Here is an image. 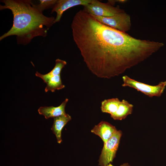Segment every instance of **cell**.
<instances>
[{"label": "cell", "mask_w": 166, "mask_h": 166, "mask_svg": "<svg viewBox=\"0 0 166 166\" xmlns=\"http://www.w3.org/2000/svg\"><path fill=\"white\" fill-rule=\"evenodd\" d=\"M1 10L8 9L13 15L11 28L0 37V40L12 35L16 36L18 44L26 45L34 37H45L47 31L54 24V17H48L34 6L30 0H3Z\"/></svg>", "instance_id": "cell-1"}, {"label": "cell", "mask_w": 166, "mask_h": 166, "mask_svg": "<svg viewBox=\"0 0 166 166\" xmlns=\"http://www.w3.org/2000/svg\"><path fill=\"white\" fill-rule=\"evenodd\" d=\"M123 87L128 86L136 89L150 97H160L166 86V81H162L156 85L147 84L132 79L126 75L122 77Z\"/></svg>", "instance_id": "cell-2"}, {"label": "cell", "mask_w": 166, "mask_h": 166, "mask_svg": "<svg viewBox=\"0 0 166 166\" xmlns=\"http://www.w3.org/2000/svg\"><path fill=\"white\" fill-rule=\"evenodd\" d=\"M122 135V131L117 130L110 139L104 143L98 160L99 165L104 166L113 162L116 156Z\"/></svg>", "instance_id": "cell-3"}, {"label": "cell", "mask_w": 166, "mask_h": 166, "mask_svg": "<svg viewBox=\"0 0 166 166\" xmlns=\"http://www.w3.org/2000/svg\"><path fill=\"white\" fill-rule=\"evenodd\" d=\"M93 16L104 25L121 32L126 33L130 29V17L125 11L110 17Z\"/></svg>", "instance_id": "cell-4"}, {"label": "cell", "mask_w": 166, "mask_h": 166, "mask_svg": "<svg viewBox=\"0 0 166 166\" xmlns=\"http://www.w3.org/2000/svg\"><path fill=\"white\" fill-rule=\"evenodd\" d=\"M83 10L93 16L102 17L112 16L124 11L119 6L115 7L108 2L103 3L97 0H93L91 3L84 6Z\"/></svg>", "instance_id": "cell-5"}, {"label": "cell", "mask_w": 166, "mask_h": 166, "mask_svg": "<svg viewBox=\"0 0 166 166\" xmlns=\"http://www.w3.org/2000/svg\"><path fill=\"white\" fill-rule=\"evenodd\" d=\"M93 0H57L52 10V12H55L57 16L54 23L59 22L63 13L71 7L78 5L83 6L91 3Z\"/></svg>", "instance_id": "cell-6"}, {"label": "cell", "mask_w": 166, "mask_h": 166, "mask_svg": "<svg viewBox=\"0 0 166 166\" xmlns=\"http://www.w3.org/2000/svg\"><path fill=\"white\" fill-rule=\"evenodd\" d=\"M117 131L114 126L105 121H101L91 130L92 132L101 139L104 143L106 142Z\"/></svg>", "instance_id": "cell-7"}, {"label": "cell", "mask_w": 166, "mask_h": 166, "mask_svg": "<svg viewBox=\"0 0 166 166\" xmlns=\"http://www.w3.org/2000/svg\"><path fill=\"white\" fill-rule=\"evenodd\" d=\"M69 99H65L58 106H42L38 110L39 113L44 116L45 118H54L66 114L65 111V108Z\"/></svg>", "instance_id": "cell-8"}, {"label": "cell", "mask_w": 166, "mask_h": 166, "mask_svg": "<svg viewBox=\"0 0 166 166\" xmlns=\"http://www.w3.org/2000/svg\"><path fill=\"white\" fill-rule=\"evenodd\" d=\"M53 119V123L51 129L55 135L57 143L60 144L62 142L61 130L66 124L71 120V117L69 114L66 113L54 117Z\"/></svg>", "instance_id": "cell-9"}, {"label": "cell", "mask_w": 166, "mask_h": 166, "mask_svg": "<svg viewBox=\"0 0 166 166\" xmlns=\"http://www.w3.org/2000/svg\"><path fill=\"white\" fill-rule=\"evenodd\" d=\"M133 105L128 101L123 100L121 101L117 111L111 115V117L114 120H121L125 118L132 112Z\"/></svg>", "instance_id": "cell-10"}, {"label": "cell", "mask_w": 166, "mask_h": 166, "mask_svg": "<svg viewBox=\"0 0 166 166\" xmlns=\"http://www.w3.org/2000/svg\"><path fill=\"white\" fill-rule=\"evenodd\" d=\"M66 64L65 61L57 59L55 60L54 67L50 72L45 74H42L37 71L35 74V75L42 78L44 83H47L51 77L60 74L62 69Z\"/></svg>", "instance_id": "cell-11"}, {"label": "cell", "mask_w": 166, "mask_h": 166, "mask_svg": "<svg viewBox=\"0 0 166 166\" xmlns=\"http://www.w3.org/2000/svg\"><path fill=\"white\" fill-rule=\"evenodd\" d=\"M121 101L117 98L105 99L101 102V111L112 115L117 110Z\"/></svg>", "instance_id": "cell-12"}, {"label": "cell", "mask_w": 166, "mask_h": 166, "mask_svg": "<svg viewBox=\"0 0 166 166\" xmlns=\"http://www.w3.org/2000/svg\"><path fill=\"white\" fill-rule=\"evenodd\" d=\"M46 84L45 89V92L49 91L54 92L56 90H60L65 87L62 83L60 74L51 77Z\"/></svg>", "instance_id": "cell-13"}, {"label": "cell", "mask_w": 166, "mask_h": 166, "mask_svg": "<svg viewBox=\"0 0 166 166\" xmlns=\"http://www.w3.org/2000/svg\"><path fill=\"white\" fill-rule=\"evenodd\" d=\"M57 0H40L39 4L35 5L34 4V7L39 10L42 12L45 10L53 8L56 3Z\"/></svg>", "instance_id": "cell-14"}, {"label": "cell", "mask_w": 166, "mask_h": 166, "mask_svg": "<svg viewBox=\"0 0 166 166\" xmlns=\"http://www.w3.org/2000/svg\"><path fill=\"white\" fill-rule=\"evenodd\" d=\"M130 165L128 163H124L120 166H129ZM104 166H114L112 165L111 163H109L107 165Z\"/></svg>", "instance_id": "cell-15"}, {"label": "cell", "mask_w": 166, "mask_h": 166, "mask_svg": "<svg viewBox=\"0 0 166 166\" xmlns=\"http://www.w3.org/2000/svg\"><path fill=\"white\" fill-rule=\"evenodd\" d=\"M129 166H130V165H129Z\"/></svg>", "instance_id": "cell-16"}]
</instances>
